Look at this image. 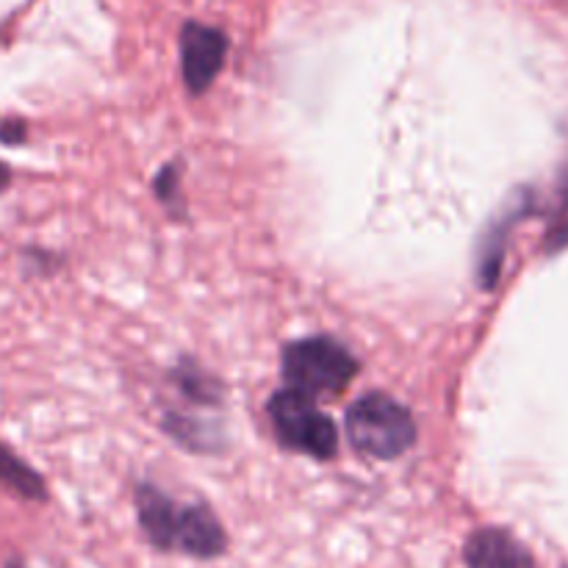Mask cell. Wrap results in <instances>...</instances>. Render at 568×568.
Returning a JSON list of instances; mask_svg holds the SVG:
<instances>
[{"label": "cell", "instance_id": "9", "mask_svg": "<svg viewBox=\"0 0 568 568\" xmlns=\"http://www.w3.org/2000/svg\"><path fill=\"white\" fill-rule=\"evenodd\" d=\"M0 486L11 488L17 497L31 499V503H42L48 499V488H44V480L39 471H33L14 449L6 447L0 442Z\"/></svg>", "mask_w": 568, "mask_h": 568}, {"label": "cell", "instance_id": "6", "mask_svg": "<svg viewBox=\"0 0 568 568\" xmlns=\"http://www.w3.org/2000/svg\"><path fill=\"white\" fill-rule=\"evenodd\" d=\"M466 568H536L530 549L503 527H480L464 544Z\"/></svg>", "mask_w": 568, "mask_h": 568}, {"label": "cell", "instance_id": "4", "mask_svg": "<svg viewBox=\"0 0 568 568\" xmlns=\"http://www.w3.org/2000/svg\"><path fill=\"white\" fill-rule=\"evenodd\" d=\"M227 55V37L220 28L186 22L181 31L183 81L194 94H203L222 72Z\"/></svg>", "mask_w": 568, "mask_h": 568}, {"label": "cell", "instance_id": "5", "mask_svg": "<svg viewBox=\"0 0 568 568\" xmlns=\"http://www.w3.org/2000/svg\"><path fill=\"white\" fill-rule=\"evenodd\" d=\"M175 549L197 560H214L227 552V532L209 505L194 503L181 508L175 527Z\"/></svg>", "mask_w": 568, "mask_h": 568}, {"label": "cell", "instance_id": "1", "mask_svg": "<svg viewBox=\"0 0 568 568\" xmlns=\"http://www.w3.org/2000/svg\"><path fill=\"white\" fill-rule=\"evenodd\" d=\"M281 369L292 392L316 399L320 394H342L355 381L361 366L336 338L311 336L283 347Z\"/></svg>", "mask_w": 568, "mask_h": 568}, {"label": "cell", "instance_id": "11", "mask_svg": "<svg viewBox=\"0 0 568 568\" xmlns=\"http://www.w3.org/2000/svg\"><path fill=\"white\" fill-rule=\"evenodd\" d=\"M164 430L170 433L178 444L194 449V453H214V449L220 447V436H216L214 430H209V427L200 425V422L189 419V416L166 414Z\"/></svg>", "mask_w": 568, "mask_h": 568}, {"label": "cell", "instance_id": "2", "mask_svg": "<svg viewBox=\"0 0 568 568\" xmlns=\"http://www.w3.org/2000/svg\"><path fill=\"white\" fill-rule=\"evenodd\" d=\"M347 436L364 458L394 460L416 444V422L388 394H364L347 410Z\"/></svg>", "mask_w": 568, "mask_h": 568}, {"label": "cell", "instance_id": "7", "mask_svg": "<svg viewBox=\"0 0 568 568\" xmlns=\"http://www.w3.org/2000/svg\"><path fill=\"white\" fill-rule=\"evenodd\" d=\"M136 514L148 541L159 552H175V527L181 508L161 488L150 483L136 486Z\"/></svg>", "mask_w": 568, "mask_h": 568}, {"label": "cell", "instance_id": "10", "mask_svg": "<svg viewBox=\"0 0 568 568\" xmlns=\"http://www.w3.org/2000/svg\"><path fill=\"white\" fill-rule=\"evenodd\" d=\"M172 381L178 383L183 394H186L192 403L200 405H220L222 403V386L214 375L200 369L194 361H181L178 369L172 372Z\"/></svg>", "mask_w": 568, "mask_h": 568}, {"label": "cell", "instance_id": "13", "mask_svg": "<svg viewBox=\"0 0 568 568\" xmlns=\"http://www.w3.org/2000/svg\"><path fill=\"white\" fill-rule=\"evenodd\" d=\"M9 166H3V164H0V192H3V189L6 186H9Z\"/></svg>", "mask_w": 568, "mask_h": 568}, {"label": "cell", "instance_id": "12", "mask_svg": "<svg viewBox=\"0 0 568 568\" xmlns=\"http://www.w3.org/2000/svg\"><path fill=\"white\" fill-rule=\"evenodd\" d=\"M178 181H181V175H178V166H164V170L159 172V178H155V194H159L161 203L172 205L178 203Z\"/></svg>", "mask_w": 568, "mask_h": 568}, {"label": "cell", "instance_id": "3", "mask_svg": "<svg viewBox=\"0 0 568 568\" xmlns=\"http://www.w3.org/2000/svg\"><path fill=\"white\" fill-rule=\"evenodd\" d=\"M266 410H270L272 427H275V436L281 438L283 447L311 455L316 460H331L336 455V425L325 410H320L314 397L283 388L270 399Z\"/></svg>", "mask_w": 568, "mask_h": 568}, {"label": "cell", "instance_id": "8", "mask_svg": "<svg viewBox=\"0 0 568 568\" xmlns=\"http://www.w3.org/2000/svg\"><path fill=\"white\" fill-rule=\"evenodd\" d=\"M521 214H525V209L508 211L505 216H499L497 225L488 227L486 239L480 244V255H477V281H480V288H494V283H497L505 258V242H508L510 227L516 225Z\"/></svg>", "mask_w": 568, "mask_h": 568}]
</instances>
